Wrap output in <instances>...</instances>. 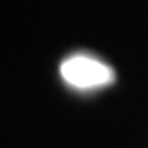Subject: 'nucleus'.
<instances>
[{
  "label": "nucleus",
  "instance_id": "f257e3e1",
  "mask_svg": "<svg viewBox=\"0 0 148 148\" xmlns=\"http://www.w3.org/2000/svg\"><path fill=\"white\" fill-rule=\"evenodd\" d=\"M60 74L66 84L78 90H92L109 86L115 80V72L109 64L88 53H72L60 64Z\"/></svg>",
  "mask_w": 148,
  "mask_h": 148
}]
</instances>
